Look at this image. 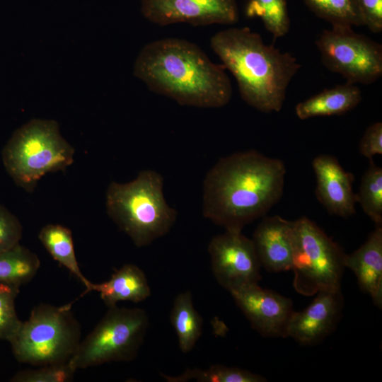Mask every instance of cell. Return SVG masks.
<instances>
[{"label": "cell", "mask_w": 382, "mask_h": 382, "mask_svg": "<svg viewBox=\"0 0 382 382\" xmlns=\"http://www.w3.org/2000/svg\"><path fill=\"white\" fill-rule=\"evenodd\" d=\"M19 287L0 282V340L9 342L22 323L16 310Z\"/></svg>", "instance_id": "484cf974"}, {"label": "cell", "mask_w": 382, "mask_h": 382, "mask_svg": "<svg viewBox=\"0 0 382 382\" xmlns=\"http://www.w3.org/2000/svg\"><path fill=\"white\" fill-rule=\"evenodd\" d=\"M40 267L37 255L20 243L0 251V282L21 286L33 279Z\"/></svg>", "instance_id": "44dd1931"}, {"label": "cell", "mask_w": 382, "mask_h": 382, "mask_svg": "<svg viewBox=\"0 0 382 382\" xmlns=\"http://www.w3.org/2000/svg\"><path fill=\"white\" fill-rule=\"evenodd\" d=\"M291 221L280 216H263L251 238L261 266L270 272L291 270Z\"/></svg>", "instance_id": "9a60e30c"}, {"label": "cell", "mask_w": 382, "mask_h": 382, "mask_svg": "<svg viewBox=\"0 0 382 382\" xmlns=\"http://www.w3.org/2000/svg\"><path fill=\"white\" fill-rule=\"evenodd\" d=\"M345 267L355 274L361 289L369 294L375 306H382V224L376 225L365 243L345 254Z\"/></svg>", "instance_id": "2e32d148"}, {"label": "cell", "mask_w": 382, "mask_h": 382, "mask_svg": "<svg viewBox=\"0 0 382 382\" xmlns=\"http://www.w3.org/2000/svg\"><path fill=\"white\" fill-rule=\"evenodd\" d=\"M141 11L150 22L163 26L231 25L239 18L237 0H141Z\"/></svg>", "instance_id": "8fae6325"}, {"label": "cell", "mask_w": 382, "mask_h": 382, "mask_svg": "<svg viewBox=\"0 0 382 382\" xmlns=\"http://www.w3.org/2000/svg\"><path fill=\"white\" fill-rule=\"evenodd\" d=\"M207 250L214 278L227 291L260 279L261 265L254 243L242 231H226L213 237Z\"/></svg>", "instance_id": "30bf717a"}, {"label": "cell", "mask_w": 382, "mask_h": 382, "mask_svg": "<svg viewBox=\"0 0 382 382\" xmlns=\"http://www.w3.org/2000/svg\"><path fill=\"white\" fill-rule=\"evenodd\" d=\"M170 320L178 337L181 352H190L202 335L203 327V320L195 308L190 291L181 292L176 296Z\"/></svg>", "instance_id": "ffe728a7"}, {"label": "cell", "mask_w": 382, "mask_h": 382, "mask_svg": "<svg viewBox=\"0 0 382 382\" xmlns=\"http://www.w3.org/2000/svg\"><path fill=\"white\" fill-rule=\"evenodd\" d=\"M290 238L295 290L311 296L341 289L345 255L341 247L306 216L291 221Z\"/></svg>", "instance_id": "52a82bcc"}, {"label": "cell", "mask_w": 382, "mask_h": 382, "mask_svg": "<svg viewBox=\"0 0 382 382\" xmlns=\"http://www.w3.org/2000/svg\"><path fill=\"white\" fill-rule=\"evenodd\" d=\"M317 16L329 21L332 26H363L364 22L357 0H304Z\"/></svg>", "instance_id": "cb8c5ba5"}, {"label": "cell", "mask_w": 382, "mask_h": 382, "mask_svg": "<svg viewBox=\"0 0 382 382\" xmlns=\"http://www.w3.org/2000/svg\"><path fill=\"white\" fill-rule=\"evenodd\" d=\"M92 291L100 294L108 307L116 306L120 301L141 302L151 295L144 272L134 264L124 265L106 282L93 283Z\"/></svg>", "instance_id": "e0dca14e"}, {"label": "cell", "mask_w": 382, "mask_h": 382, "mask_svg": "<svg viewBox=\"0 0 382 382\" xmlns=\"http://www.w3.org/2000/svg\"><path fill=\"white\" fill-rule=\"evenodd\" d=\"M364 212L376 225L382 224V168L373 160L364 173L360 183L359 192L356 194Z\"/></svg>", "instance_id": "d4e9b609"}, {"label": "cell", "mask_w": 382, "mask_h": 382, "mask_svg": "<svg viewBox=\"0 0 382 382\" xmlns=\"http://www.w3.org/2000/svg\"><path fill=\"white\" fill-rule=\"evenodd\" d=\"M37 369H25L16 372L11 382H67L73 379L75 370L69 362L40 366Z\"/></svg>", "instance_id": "4316f807"}, {"label": "cell", "mask_w": 382, "mask_h": 382, "mask_svg": "<svg viewBox=\"0 0 382 382\" xmlns=\"http://www.w3.org/2000/svg\"><path fill=\"white\" fill-rule=\"evenodd\" d=\"M23 227L18 219L0 203V251L20 243Z\"/></svg>", "instance_id": "83f0119b"}, {"label": "cell", "mask_w": 382, "mask_h": 382, "mask_svg": "<svg viewBox=\"0 0 382 382\" xmlns=\"http://www.w3.org/2000/svg\"><path fill=\"white\" fill-rule=\"evenodd\" d=\"M323 64L347 83L369 84L382 75V46L352 27L332 26L317 40Z\"/></svg>", "instance_id": "9c48e42d"}, {"label": "cell", "mask_w": 382, "mask_h": 382, "mask_svg": "<svg viewBox=\"0 0 382 382\" xmlns=\"http://www.w3.org/2000/svg\"><path fill=\"white\" fill-rule=\"evenodd\" d=\"M108 214L138 248L167 234L177 219L163 195V178L144 170L127 183L112 182L106 191Z\"/></svg>", "instance_id": "277c9868"}, {"label": "cell", "mask_w": 382, "mask_h": 382, "mask_svg": "<svg viewBox=\"0 0 382 382\" xmlns=\"http://www.w3.org/2000/svg\"><path fill=\"white\" fill-rule=\"evenodd\" d=\"M74 154L58 124L40 119L32 120L16 130L1 153L7 173L26 191H32L46 173L70 166Z\"/></svg>", "instance_id": "5b68a950"}, {"label": "cell", "mask_w": 382, "mask_h": 382, "mask_svg": "<svg viewBox=\"0 0 382 382\" xmlns=\"http://www.w3.org/2000/svg\"><path fill=\"white\" fill-rule=\"evenodd\" d=\"M210 44L235 77L246 103L262 112L281 110L288 86L301 67L293 55L265 44L248 28L219 31Z\"/></svg>", "instance_id": "3957f363"}, {"label": "cell", "mask_w": 382, "mask_h": 382, "mask_svg": "<svg viewBox=\"0 0 382 382\" xmlns=\"http://www.w3.org/2000/svg\"><path fill=\"white\" fill-rule=\"evenodd\" d=\"M237 306L260 335L267 337H286V329L293 313L290 299L257 283L245 284L229 291Z\"/></svg>", "instance_id": "7c38bea8"}, {"label": "cell", "mask_w": 382, "mask_h": 382, "mask_svg": "<svg viewBox=\"0 0 382 382\" xmlns=\"http://www.w3.org/2000/svg\"><path fill=\"white\" fill-rule=\"evenodd\" d=\"M361 100L360 89L346 83L327 88L299 103L295 113L300 120L320 116L339 115L354 108Z\"/></svg>", "instance_id": "ac0fdd59"}, {"label": "cell", "mask_w": 382, "mask_h": 382, "mask_svg": "<svg viewBox=\"0 0 382 382\" xmlns=\"http://www.w3.org/2000/svg\"><path fill=\"white\" fill-rule=\"evenodd\" d=\"M149 324L144 309L117 305L108 307L95 328L81 340L69 363L76 370L110 362L131 361L139 353Z\"/></svg>", "instance_id": "ba28073f"}, {"label": "cell", "mask_w": 382, "mask_h": 382, "mask_svg": "<svg viewBox=\"0 0 382 382\" xmlns=\"http://www.w3.org/2000/svg\"><path fill=\"white\" fill-rule=\"evenodd\" d=\"M312 167L316 178V198L328 212L342 218L354 214L357 196L352 188L353 174L328 154L317 156Z\"/></svg>", "instance_id": "5bb4252c"}, {"label": "cell", "mask_w": 382, "mask_h": 382, "mask_svg": "<svg viewBox=\"0 0 382 382\" xmlns=\"http://www.w3.org/2000/svg\"><path fill=\"white\" fill-rule=\"evenodd\" d=\"M134 74L151 91L182 105L221 108L232 96L224 68L183 39L168 37L146 45L137 57Z\"/></svg>", "instance_id": "7a4b0ae2"}, {"label": "cell", "mask_w": 382, "mask_h": 382, "mask_svg": "<svg viewBox=\"0 0 382 382\" xmlns=\"http://www.w3.org/2000/svg\"><path fill=\"white\" fill-rule=\"evenodd\" d=\"M359 152L365 158L372 160L376 155L382 154V123L377 122L365 131L359 143Z\"/></svg>", "instance_id": "f1b7e54d"}, {"label": "cell", "mask_w": 382, "mask_h": 382, "mask_svg": "<svg viewBox=\"0 0 382 382\" xmlns=\"http://www.w3.org/2000/svg\"><path fill=\"white\" fill-rule=\"evenodd\" d=\"M81 325L71 303L56 306L40 303L9 341L20 363L44 366L67 363L81 342Z\"/></svg>", "instance_id": "8992f818"}, {"label": "cell", "mask_w": 382, "mask_h": 382, "mask_svg": "<svg viewBox=\"0 0 382 382\" xmlns=\"http://www.w3.org/2000/svg\"><path fill=\"white\" fill-rule=\"evenodd\" d=\"M364 25L371 32L382 31V0H357Z\"/></svg>", "instance_id": "f546056e"}, {"label": "cell", "mask_w": 382, "mask_h": 382, "mask_svg": "<svg viewBox=\"0 0 382 382\" xmlns=\"http://www.w3.org/2000/svg\"><path fill=\"white\" fill-rule=\"evenodd\" d=\"M312 303L302 311H293L286 337L303 345H313L323 340L340 320L344 301L341 289L318 291Z\"/></svg>", "instance_id": "4fadbf2b"}, {"label": "cell", "mask_w": 382, "mask_h": 382, "mask_svg": "<svg viewBox=\"0 0 382 382\" xmlns=\"http://www.w3.org/2000/svg\"><path fill=\"white\" fill-rule=\"evenodd\" d=\"M168 382H264L267 379L257 374L238 367L221 364L212 365L207 369H186L177 376L161 374Z\"/></svg>", "instance_id": "7402d4cb"}, {"label": "cell", "mask_w": 382, "mask_h": 382, "mask_svg": "<svg viewBox=\"0 0 382 382\" xmlns=\"http://www.w3.org/2000/svg\"><path fill=\"white\" fill-rule=\"evenodd\" d=\"M38 238L50 255L76 276L86 287L83 294L92 291L93 282L82 273L74 248L71 231L59 224H47L42 228Z\"/></svg>", "instance_id": "d6986e66"}, {"label": "cell", "mask_w": 382, "mask_h": 382, "mask_svg": "<svg viewBox=\"0 0 382 382\" xmlns=\"http://www.w3.org/2000/svg\"><path fill=\"white\" fill-rule=\"evenodd\" d=\"M245 13L249 18H260L274 39L289 30L290 20L286 0H244Z\"/></svg>", "instance_id": "603a6c76"}, {"label": "cell", "mask_w": 382, "mask_h": 382, "mask_svg": "<svg viewBox=\"0 0 382 382\" xmlns=\"http://www.w3.org/2000/svg\"><path fill=\"white\" fill-rule=\"evenodd\" d=\"M286 166L255 150L221 158L203 182V216L225 231H242L284 194Z\"/></svg>", "instance_id": "6da1fadb"}]
</instances>
